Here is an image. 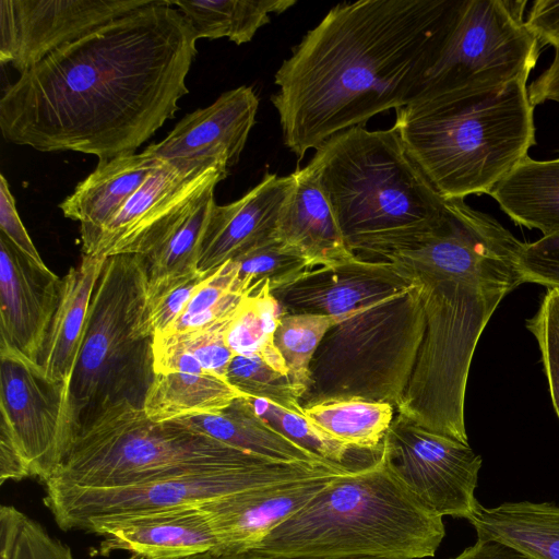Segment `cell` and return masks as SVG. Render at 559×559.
Here are the masks:
<instances>
[{"label": "cell", "instance_id": "6da1fadb", "mask_svg": "<svg viewBox=\"0 0 559 559\" xmlns=\"http://www.w3.org/2000/svg\"><path fill=\"white\" fill-rule=\"evenodd\" d=\"M197 37L169 0H153L68 44L20 74L0 99L15 145L98 162L135 151L178 110Z\"/></svg>", "mask_w": 559, "mask_h": 559}, {"label": "cell", "instance_id": "7a4b0ae2", "mask_svg": "<svg viewBox=\"0 0 559 559\" xmlns=\"http://www.w3.org/2000/svg\"><path fill=\"white\" fill-rule=\"evenodd\" d=\"M457 0H359L333 7L274 75L271 102L298 160L333 135L419 93Z\"/></svg>", "mask_w": 559, "mask_h": 559}, {"label": "cell", "instance_id": "3957f363", "mask_svg": "<svg viewBox=\"0 0 559 559\" xmlns=\"http://www.w3.org/2000/svg\"><path fill=\"white\" fill-rule=\"evenodd\" d=\"M331 205L348 249L384 260L443 219L447 202L406 152L397 132L357 126L340 132L308 164Z\"/></svg>", "mask_w": 559, "mask_h": 559}, {"label": "cell", "instance_id": "277c9868", "mask_svg": "<svg viewBox=\"0 0 559 559\" xmlns=\"http://www.w3.org/2000/svg\"><path fill=\"white\" fill-rule=\"evenodd\" d=\"M445 530L380 447L367 465L336 475L257 549L316 558L433 557Z\"/></svg>", "mask_w": 559, "mask_h": 559}, {"label": "cell", "instance_id": "5b68a950", "mask_svg": "<svg viewBox=\"0 0 559 559\" xmlns=\"http://www.w3.org/2000/svg\"><path fill=\"white\" fill-rule=\"evenodd\" d=\"M528 78L491 93L438 92L396 109L393 129L444 200L490 194L535 145Z\"/></svg>", "mask_w": 559, "mask_h": 559}, {"label": "cell", "instance_id": "8992f818", "mask_svg": "<svg viewBox=\"0 0 559 559\" xmlns=\"http://www.w3.org/2000/svg\"><path fill=\"white\" fill-rule=\"evenodd\" d=\"M147 283L143 255L105 259L67 391L69 448L98 421L144 407L155 376L154 333L144 317Z\"/></svg>", "mask_w": 559, "mask_h": 559}, {"label": "cell", "instance_id": "52a82bcc", "mask_svg": "<svg viewBox=\"0 0 559 559\" xmlns=\"http://www.w3.org/2000/svg\"><path fill=\"white\" fill-rule=\"evenodd\" d=\"M334 319L311 359L301 407L357 397L396 408L426 328L419 282Z\"/></svg>", "mask_w": 559, "mask_h": 559}, {"label": "cell", "instance_id": "ba28073f", "mask_svg": "<svg viewBox=\"0 0 559 559\" xmlns=\"http://www.w3.org/2000/svg\"><path fill=\"white\" fill-rule=\"evenodd\" d=\"M418 282L426 328L396 411L427 430L468 444L464 401L472 358L490 317L513 287L492 280Z\"/></svg>", "mask_w": 559, "mask_h": 559}, {"label": "cell", "instance_id": "9c48e42d", "mask_svg": "<svg viewBox=\"0 0 559 559\" xmlns=\"http://www.w3.org/2000/svg\"><path fill=\"white\" fill-rule=\"evenodd\" d=\"M266 462L271 460L176 419L155 423L143 409H133L107 417L78 436L45 485L126 487L207 468Z\"/></svg>", "mask_w": 559, "mask_h": 559}, {"label": "cell", "instance_id": "30bf717a", "mask_svg": "<svg viewBox=\"0 0 559 559\" xmlns=\"http://www.w3.org/2000/svg\"><path fill=\"white\" fill-rule=\"evenodd\" d=\"M344 464L266 462L215 467L139 485L85 488L45 485L44 502L64 531L95 533L100 526L139 514L199 506L245 489L341 469Z\"/></svg>", "mask_w": 559, "mask_h": 559}, {"label": "cell", "instance_id": "8fae6325", "mask_svg": "<svg viewBox=\"0 0 559 559\" xmlns=\"http://www.w3.org/2000/svg\"><path fill=\"white\" fill-rule=\"evenodd\" d=\"M526 4L527 0H457L419 95L491 93L528 78L540 44L526 24Z\"/></svg>", "mask_w": 559, "mask_h": 559}, {"label": "cell", "instance_id": "7c38bea8", "mask_svg": "<svg viewBox=\"0 0 559 559\" xmlns=\"http://www.w3.org/2000/svg\"><path fill=\"white\" fill-rule=\"evenodd\" d=\"M382 447L413 491L438 515L469 520L481 456L469 444L427 430L397 414Z\"/></svg>", "mask_w": 559, "mask_h": 559}, {"label": "cell", "instance_id": "4fadbf2b", "mask_svg": "<svg viewBox=\"0 0 559 559\" xmlns=\"http://www.w3.org/2000/svg\"><path fill=\"white\" fill-rule=\"evenodd\" d=\"M228 169L224 155L164 159L82 254L106 259L139 253L151 235L201 190L225 179Z\"/></svg>", "mask_w": 559, "mask_h": 559}, {"label": "cell", "instance_id": "5bb4252c", "mask_svg": "<svg viewBox=\"0 0 559 559\" xmlns=\"http://www.w3.org/2000/svg\"><path fill=\"white\" fill-rule=\"evenodd\" d=\"M68 385L50 381L34 361L0 352V416L9 424L31 477L44 484L68 452L64 413Z\"/></svg>", "mask_w": 559, "mask_h": 559}, {"label": "cell", "instance_id": "9a60e30c", "mask_svg": "<svg viewBox=\"0 0 559 559\" xmlns=\"http://www.w3.org/2000/svg\"><path fill=\"white\" fill-rule=\"evenodd\" d=\"M153 0H0V61L20 74Z\"/></svg>", "mask_w": 559, "mask_h": 559}, {"label": "cell", "instance_id": "2e32d148", "mask_svg": "<svg viewBox=\"0 0 559 559\" xmlns=\"http://www.w3.org/2000/svg\"><path fill=\"white\" fill-rule=\"evenodd\" d=\"M349 468L253 487L199 504L215 536V550L257 549L275 527L307 506L336 475Z\"/></svg>", "mask_w": 559, "mask_h": 559}, {"label": "cell", "instance_id": "e0dca14e", "mask_svg": "<svg viewBox=\"0 0 559 559\" xmlns=\"http://www.w3.org/2000/svg\"><path fill=\"white\" fill-rule=\"evenodd\" d=\"M61 282L0 233V352L11 350L37 364Z\"/></svg>", "mask_w": 559, "mask_h": 559}, {"label": "cell", "instance_id": "ac0fdd59", "mask_svg": "<svg viewBox=\"0 0 559 559\" xmlns=\"http://www.w3.org/2000/svg\"><path fill=\"white\" fill-rule=\"evenodd\" d=\"M417 284L396 263L354 257L308 271L272 293L285 313L341 317L359 306Z\"/></svg>", "mask_w": 559, "mask_h": 559}, {"label": "cell", "instance_id": "d6986e66", "mask_svg": "<svg viewBox=\"0 0 559 559\" xmlns=\"http://www.w3.org/2000/svg\"><path fill=\"white\" fill-rule=\"evenodd\" d=\"M292 175L267 173L243 197L226 205L214 204L203 233L198 270L211 272L252 248L276 237Z\"/></svg>", "mask_w": 559, "mask_h": 559}, {"label": "cell", "instance_id": "ffe728a7", "mask_svg": "<svg viewBox=\"0 0 559 559\" xmlns=\"http://www.w3.org/2000/svg\"><path fill=\"white\" fill-rule=\"evenodd\" d=\"M258 109L259 98L252 87H236L185 116L165 139L144 152L163 159L224 155L230 168L239 160Z\"/></svg>", "mask_w": 559, "mask_h": 559}, {"label": "cell", "instance_id": "44dd1931", "mask_svg": "<svg viewBox=\"0 0 559 559\" xmlns=\"http://www.w3.org/2000/svg\"><path fill=\"white\" fill-rule=\"evenodd\" d=\"M99 554L115 550L130 559H180L216 549V539L199 506L179 507L126 518L100 526Z\"/></svg>", "mask_w": 559, "mask_h": 559}, {"label": "cell", "instance_id": "7402d4cb", "mask_svg": "<svg viewBox=\"0 0 559 559\" xmlns=\"http://www.w3.org/2000/svg\"><path fill=\"white\" fill-rule=\"evenodd\" d=\"M290 175L293 183L281 210L276 237L302 253L314 269L356 257L346 246L311 167Z\"/></svg>", "mask_w": 559, "mask_h": 559}, {"label": "cell", "instance_id": "603a6c76", "mask_svg": "<svg viewBox=\"0 0 559 559\" xmlns=\"http://www.w3.org/2000/svg\"><path fill=\"white\" fill-rule=\"evenodd\" d=\"M145 153L98 162L59 207L67 218L80 222L82 248L118 213L148 176L163 163Z\"/></svg>", "mask_w": 559, "mask_h": 559}, {"label": "cell", "instance_id": "cb8c5ba5", "mask_svg": "<svg viewBox=\"0 0 559 559\" xmlns=\"http://www.w3.org/2000/svg\"><path fill=\"white\" fill-rule=\"evenodd\" d=\"M104 262L82 254L81 262L62 277L59 302L37 360L50 381L69 385Z\"/></svg>", "mask_w": 559, "mask_h": 559}, {"label": "cell", "instance_id": "d4e9b609", "mask_svg": "<svg viewBox=\"0 0 559 559\" xmlns=\"http://www.w3.org/2000/svg\"><path fill=\"white\" fill-rule=\"evenodd\" d=\"M176 420L226 444L271 461L334 463L306 450L275 430L257 414L250 396L247 395L236 399L221 412Z\"/></svg>", "mask_w": 559, "mask_h": 559}, {"label": "cell", "instance_id": "484cf974", "mask_svg": "<svg viewBox=\"0 0 559 559\" xmlns=\"http://www.w3.org/2000/svg\"><path fill=\"white\" fill-rule=\"evenodd\" d=\"M212 182L181 206L143 243L139 253L147 266L148 283L198 271L200 246L213 205Z\"/></svg>", "mask_w": 559, "mask_h": 559}, {"label": "cell", "instance_id": "4316f807", "mask_svg": "<svg viewBox=\"0 0 559 559\" xmlns=\"http://www.w3.org/2000/svg\"><path fill=\"white\" fill-rule=\"evenodd\" d=\"M518 225L543 236L559 233V157H524L489 194Z\"/></svg>", "mask_w": 559, "mask_h": 559}, {"label": "cell", "instance_id": "83f0119b", "mask_svg": "<svg viewBox=\"0 0 559 559\" xmlns=\"http://www.w3.org/2000/svg\"><path fill=\"white\" fill-rule=\"evenodd\" d=\"M468 522L479 539L500 540L534 559H559V506L555 503L479 504Z\"/></svg>", "mask_w": 559, "mask_h": 559}, {"label": "cell", "instance_id": "f1b7e54d", "mask_svg": "<svg viewBox=\"0 0 559 559\" xmlns=\"http://www.w3.org/2000/svg\"><path fill=\"white\" fill-rule=\"evenodd\" d=\"M241 396L246 394L206 372L155 373L143 411L150 420L163 423L217 413Z\"/></svg>", "mask_w": 559, "mask_h": 559}, {"label": "cell", "instance_id": "f546056e", "mask_svg": "<svg viewBox=\"0 0 559 559\" xmlns=\"http://www.w3.org/2000/svg\"><path fill=\"white\" fill-rule=\"evenodd\" d=\"M189 23L197 39L228 38L236 45L251 41L257 32L296 0H169Z\"/></svg>", "mask_w": 559, "mask_h": 559}, {"label": "cell", "instance_id": "4dcf8cb0", "mask_svg": "<svg viewBox=\"0 0 559 559\" xmlns=\"http://www.w3.org/2000/svg\"><path fill=\"white\" fill-rule=\"evenodd\" d=\"M394 407L357 397L304 407L305 416L350 450L376 452L391 426Z\"/></svg>", "mask_w": 559, "mask_h": 559}, {"label": "cell", "instance_id": "1f68e13d", "mask_svg": "<svg viewBox=\"0 0 559 559\" xmlns=\"http://www.w3.org/2000/svg\"><path fill=\"white\" fill-rule=\"evenodd\" d=\"M283 314L285 312L269 288L246 297L226 330L228 347L235 356H259L288 376L285 360L274 344V334Z\"/></svg>", "mask_w": 559, "mask_h": 559}, {"label": "cell", "instance_id": "d6a6232c", "mask_svg": "<svg viewBox=\"0 0 559 559\" xmlns=\"http://www.w3.org/2000/svg\"><path fill=\"white\" fill-rule=\"evenodd\" d=\"M237 277L238 266L233 260L213 270L183 312L158 335L189 333L230 321L248 297Z\"/></svg>", "mask_w": 559, "mask_h": 559}, {"label": "cell", "instance_id": "836d02e7", "mask_svg": "<svg viewBox=\"0 0 559 559\" xmlns=\"http://www.w3.org/2000/svg\"><path fill=\"white\" fill-rule=\"evenodd\" d=\"M233 261L238 266L237 278L248 297L265 288L273 292L286 286L314 269L302 253L277 237L252 248Z\"/></svg>", "mask_w": 559, "mask_h": 559}, {"label": "cell", "instance_id": "e575fe53", "mask_svg": "<svg viewBox=\"0 0 559 559\" xmlns=\"http://www.w3.org/2000/svg\"><path fill=\"white\" fill-rule=\"evenodd\" d=\"M335 319L322 314L282 316L274 334V344L288 369V377L299 400L310 383V362L328 329Z\"/></svg>", "mask_w": 559, "mask_h": 559}, {"label": "cell", "instance_id": "d590c367", "mask_svg": "<svg viewBox=\"0 0 559 559\" xmlns=\"http://www.w3.org/2000/svg\"><path fill=\"white\" fill-rule=\"evenodd\" d=\"M0 559H75L68 545L13 506L0 508Z\"/></svg>", "mask_w": 559, "mask_h": 559}, {"label": "cell", "instance_id": "8d00e7d4", "mask_svg": "<svg viewBox=\"0 0 559 559\" xmlns=\"http://www.w3.org/2000/svg\"><path fill=\"white\" fill-rule=\"evenodd\" d=\"M226 380L250 397L264 400L304 415V408L288 376L275 370L259 356H235Z\"/></svg>", "mask_w": 559, "mask_h": 559}, {"label": "cell", "instance_id": "74e56055", "mask_svg": "<svg viewBox=\"0 0 559 559\" xmlns=\"http://www.w3.org/2000/svg\"><path fill=\"white\" fill-rule=\"evenodd\" d=\"M257 414L275 430L320 457L345 463L352 451L298 414L264 400L250 397Z\"/></svg>", "mask_w": 559, "mask_h": 559}, {"label": "cell", "instance_id": "f35d334b", "mask_svg": "<svg viewBox=\"0 0 559 559\" xmlns=\"http://www.w3.org/2000/svg\"><path fill=\"white\" fill-rule=\"evenodd\" d=\"M211 272L198 270L182 276L147 283L144 317L154 336L164 333L178 319Z\"/></svg>", "mask_w": 559, "mask_h": 559}, {"label": "cell", "instance_id": "ab89813d", "mask_svg": "<svg viewBox=\"0 0 559 559\" xmlns=\"http://www.w3.org/2000/svg\"><path fill=\"white\" fill-rule=\"evenodd\" d=\"M526 328L535 336L547 377L550 397L559 418V289L548 288Z\"/></svg>", "mask_w": 559, "mask_h": 559}, {"label": "cell", "instance_id": "60d3db41", "mask_svg": "<svg viewBox=\"0 0 559 559\" xmlns=\"http://www.w3.org/2000/svg\"><path fill=\"white\" fill-rule=\"evenodd\" d=\"M230 321L189 333L156 335L154 338L174 344L189 353L204 372L226 380L229 365L235 357L225 340Z\"/></svg>", "mask_w": 559, "mask_h": 559}, {"label": "cell", "instance_id": "b9f144b4", "mask_svg": "<svg viewBox=\"0 0 559 559\" xmlns=\"http://www.w3.org/2000/svg\"><path fill=\"white\" fill-rule=\"evenodd\" d=\"M519 267L522 283L559 289V233L525 242Z\"/></svg>", "mask_w": 559, "mask_h": 559}, {"label": "cell", "instance_id": "7bdbcfd3", "mask_svg": "<svg viewBox=\"0 0 559 559\" xmlns=\"http://www.w3.org/2000/svg\"><path fill=\"white\" fill-rule=\"evenodd\" d=\"M0 229L22 252L45 264L24 227L5 177L0 175Z\"/></svg>", "mask_w": 559, "mask_h": 559}, {"label": "cell", "instance_id": "ee69618b", "mask_svg": "<svg viewBox=\"0 0 559 559\" xmlns=\"http://www.w3.org/2000/svg\"><path fill=\"white\" fill-rule=\"evenodd\" d=\"M525 20L540 45L559 46V0L534 1Z\"/></svg>", "mask_w": 559, "mask_h": 559}, {"label": "cell", "instance_id": "f6af8a7d", "mask_svg": "<svg viewBox=\"0 0 559 559\" xmlns=\"http://www.w3.org/2000/svg\"><path fill=\"white\" fill-rule=\"evenodd\" d=\"M31 477L28 465L7 420L0 416V481Z\"/></svg>", "mask_w": 559, "mask_h": 559}, {"label": "cell", "instance_id": "bcb514c9", "mask_svg": "<svg viewBox=\"0 0 559 559\" xmlns=\"http://www.w3.org/2000/svg\"><path fill=\"white\" fill-rule=\"evenodd\" d=\"M554 49L550 66L528 86V96L534 107L546 102L559 103V46Z\"/></svg>", "mask_w": 559, "mask_h": 559}, {"label": "cell", "instance_id": "7dc6e473", "mask_svg": "<svg viewBox=\"0 0 559 559\" xmlns=\"http://www.w3.org/2000/svg\"><path fill=\"white\" fill-rule=\"evenodd\" d=\"M452 559H534L497 539H479Z\"/></svg>", "mask_w": 559, "mask_h": 559}, {"label": "cell", "instance_id": "c3c4849f", "mask_svg": "<svg viewBox=\"0 0 559 559\" xmlns=\"http://www.w3.org/2000/svg\"><path fill=\"white\" fill-rule=\"evenodd\" d=\"M180 559H309L305 557L287 556L264 551L261 549H249L239 552H226L210 550L202 554L180 558Z\"/></svg>", "mask_w": 559, "mask_h": 559}]
</instances>
